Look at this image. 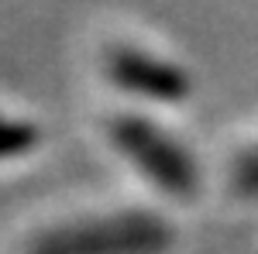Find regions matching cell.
Masks as SVG:
<instances>
[{
    "mask_svg": "<svg viewBox=\"0 0 258 254\" xmlns=\"http://www.w3.org/2000/svg\"><path fill=\"white\" fill-rule=\"evenodd\" d=\"M224 186L234 199L258 203V124L227 144L224 155Z\"/></svg>",
    "mask_w": 258,
    "mask_h": 254,
    "instance_id": "5",
    "label": "cell"
},
{
    "mask_svg": "<svg viewBox=\"0 0 258 254\" xmlns=\"http://www.w3.org/2000/svg\"><path fill=\"white\" fill-rule=\"evenodd\" d=\"M45 144L41 120L14 103H0V165H14L31 158Z\"/></svg>",
    "mask_w": 258,
    "mask_h": 254,
    "instance_id": "4",
    "label": "cell"
},
{
    "mask_svg": "<svg viewBox=\"0 0 258 254\" xmlns=\"http://www.w3.org/2000/svg\"><path fill=\"white\" fill-rule=\"evenodd\" d=\"M179 230L152 199H80L38 216L14 254H172Z\"/></svg>",
    "mask_w": 258,
    "mask_h": 254,
    "instance_id": "1",
    "label": "cell"
},
{
    "mask_svg": "<svg viewBox=\"0 0 258 254\" xmlns=\"http://www.w3.org/2000/svg\"><path fill=\"white\" fill-rule=\"evenodd\" d=\"M97 76L117 97V103L169 110L186 103L193 93L189 69L159 41L141 38L135 31H110L97 45Z\"/></svg>",
    "mask_w": 258,
    "mask_h": 254,
    "instance_id": "3",
    "label": "cell"
},
{
    "mask_svg": "<svg viewBox=\"0 0 258 254\" xmlns=\"http://www.w3.org/2000/svg\"><path fill=\"white\" fill-rule=\"evenodd\" d=\"M162 114L165 110L110 103L100 114L97 131L103 148L135 176V182L152 199L189 206L200 199L203 168L193 144Z\"/></svg>",
    "mask_w": 258,
    "mask_h": 254,
    "instance_id": "2",
    "label": "cell"
}]
</instances>
